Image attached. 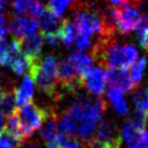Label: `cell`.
Here are the masks:
<instances>
[{
    "mask_svg": "<svg viewBox=\"0 0 148 148\" xmlns=\"http://www.w3.org/2000/svg\"><path fill=\"white\" fill-rule=\"evenodd\" d=\"M6 1H3V0H0V14H2V12H3V9H5V7H6Z\"/></svg>",
    "mask_w": 148,
    "mask_h": 148,
    "instance_id": "obj_31",
    "label": "cell"
},
{
    "mask_svg": "<svg viewBox=\"0 0 148 148\" xmlns=\"http://www.w3.org/2000/svg\"><path fill=\"white\" fill-rule=\"evenodd\" d=\"M28 73L42 92L53 98L56 97L58 89V64L52 54H46L43 59L39 58L31 61Z\"/></svg>",
    "mask_w": 148,
    "mask_h": 148,
    "instance_id": "obj_3",
    "label": "cell"
},
{
    "mask_svg": "<svg viewBox=\"0 0 148 148\" xmlns=\"http://www.w3.org/2000/svg\"><path fill=\"white\" fill-rule=\"evenodd\" d=\"M44 37V40L49 44L50 47H53V49H57L58 45H59V38L57 36V34H49V35H43Z\"/></svg>",
    "mask_w": 148,
    "mask_h": 148,
    "instance_id": "obj_25",
    "label": "cell"
},
{
    "mask_svg": "<svg viewBox=\"0 0 148 148\" xmlns=\"http://www.w3.org/2000/svg\"><path fill=\"white\" fill-rule=\"evenodd\" d=\"M92 60L97 61L102 67L127 69L138 59V50L131 44L120 45L116 37H98L91 47Z\"/></svg>",
    "mask_w": 148,
    "mask_h": 148,
    "instance_id": "obj_2",
    "label": "cell"
},
{
    "mask_svg": "<svg viewBox=\"0 0 148 148\" xmlns=\"http://www.w3.org/2000/svg\"><path fill=\"white\" fill-rule=\"evenodd\" d=\"M51 110L52 109L50 108L44 109L37 106L32 102L16 109L15 114L18 119L21 132L25 140H28L32 135V133L43 125Z\"/></svg>",
    "mask_w": 148,
    "mask_h": 148,
    "instance_id": "obj_6",
    "label": "cell"
},
{
    "mask_svg": "<svg viewBox=\"0 0 148 148\" xmlns=\"http://www.w3.org/2000/svg\"><path fill=\"white\" fill-rule=\"evenodd\" d=\"M73 95L74 97L61 116H58V126L68 136L87 141L95 133L97 124H99L108 109V104L102 97H90L77 92Z\"/></svg>",
    "mask_w": 148,
    "mask_h": 148,
    "instance_id": "obj_1",
    "label": "cell"
},
{
    "mask_svg": "<svg viewBox=\"0 0 148 148\" xmlns=\"http://www.w3.org/2000/svg\"><path fill=\"white\" fill-rule=\"evenodd\" d=\"M147 66V58L146 57H141L139 59H136V61L132 65L131 67V79L133 81V83L138 87L141 82V79L143 76V72L146 69Z\"/></svg>",
    "mask_w": 148,
    "mask_h": 148,
    "instance_id": "obj_18",
    "label": "cell"
},
{
    "mask_svg": "<svg viewBox=\"0 0 148 148\" xmlns=\"http://www.w3.org/2000/svg\"><path fill=\"white\" fill-rule=\"evenodd\" d=\"M109 3L113 7L114 23L117 31L125 35L138 28L142 15L139 8L140 2L113 0V1H109Z\"/></svg>",
    "mask_w": 148,
    "mask_h": 148,
    "instance_id": "obj_5",
    "label": "cell"
},
{
    "mask_svg": "<svg viewBox=\"0 0 148 148\" xmlns=\"http://www.w3.org/2000/svg\"><path fill=\"white\" fill-rule=\"evenodd\" d=\"M43 44L44 37L40 32H35L27 37L20 38V50L30 61L39 59Z\"/></svg>",
    "mask_w": 148,
    "mask_h": 148,
    "instance_id": "obj_9",
    "label": "cell"
},
{
    "mask_svg": "<svg viewBox=\"0 0 148 148\" xmlns=\"http://www.w3.org/2000/svg\"><path fill=\"white\" fill-rule=\"evenodd\" d=\"M57 36L59 38V40L65 45V46H69L75 38V28L74 24L68 20V18H62L61 20V24L57 31Z\"/></svg>",
    "mask_w": 148,
    "mask_h": 148,
    "instance_id": "obj_16",
    "label": "cell"
},
{
    "mask_svg": "<svg viewBox=\"0 0 148 148\" xmlns=\"http://www.w3.org/2000/svg\"><path fill=\"white\" fill-rule=\"evenodd\" d=\"M74 44H75V47L79 50V52H81V51L88 49L91 45V38L89 36L77 34L74 38Z\"/></svg>",
    "mask_w": 148,
    "mask_h": 148,
    "instance_id": "obj_23",
    "label": "cell"
},
{
    "mask_svg": "<svg viewBox=\"0 0 148 148\" xmlns=\"http://www.w3.org/2000/svg\"><path fill=\"white\" fill-rule=\"evenodd\" d=\"M106 96L109 98V101L111 102V104L113 105L114 110L124 116L128 112V105H127V102L126 99L124 98V95L120 90L116 89V88H112V87H109L108 90H106Z\"/></svg>",
    "mask_w": 148,
    "mask_h": 148,
    "instance_id": "obj_15",
    "label": "cell"
},
{
    "mask_svg": "<svg viewBox=\"0 0 148 148\" xmlns=\"http://www.w3.org/2000/svg\"><path fill=\"white\" fill-rule=\"evenodd\" d=\"M105 81L110 87L123 91H132L136 86L133 83L127 69L108 68L105 72Z\"/></svg>",
    "mask_w": 148,
    "mask_h": 148,
    "instance_id": "obj_7",
    "label": "cell"
},
{
    "mask_svg": "<svg viewBox=\"0 0 148 148\" xmlns=\"http://www.w3.org/2000/svg\"><path fill=\"white\" fill-rule=\"evenodd\" d=\"M37 23L39 24L40 34L49 35V34H57V31L61 24V20L58 16H56L54 14H52L47 8H45L43 10V13L39 15Z\"/></svg>",
    "mask_w": 148,
    "mask_h": 148,
    "instance_id": "obj_12",
    "label": "cell"
},
{
    "mask_svg": "<svg viewBox=\"0 0 148 148\" xmlns=\"http://www.w3.org/2000/svg\"><path fill=\"white\" fill-rule=\"evenodd\" d=\"M128 120L135 125L138 128H141V130H145L146 127V124L148 121V112L147 111H142V110H139V109H134L131 113V117L128 118Z\"/></svg>",
    "mask_w": 148,
    "mask_h": 148,
    "instance_id": "obj_20",
    "label": "cell"
},
{
    "mask_svg": "<svg viewBox=\"0 0 148 148\" xmlns=\"http://www.w3.org/2000/svg\"><path fill=\"white\" fill-rule=\"evenodd\" d=\"M136 36H138V42L140 46L143 50L148 51V28H138Z\"/></svg>",
    "mask_w": 148,
    "mask_h": 148,
    "instance_id": "obj_24",
    "label": "cell"
},
{
    "mask_svg": "<svg viewBox=\"0 0 148 148\" xmlns=\"http://www.w3.org/2000/svg\"><path fill=\"white\" fill-rule=\"evenodd\" d=\"M36 18L27 16H14L9 22V30L13 32V36L16 38H23L36 32L37 29Z\"/></svg>",
    "mask_w": 148,
    "mask_h": 148,
    "instance_id": "obj_10",
    "label": "cell"
},
{
    "mask_svg": "<svg viewBox=\"0 0 148 148\" xmlns=\"http://www.w3.org/2000/svg\"><path fill=\"white\" fill-rule=\"evenodd\" d=\"M9 32V28L6 24V18L2 14H0V37L6 36Z\"/></svg>",
    "mask_w": 148,
    "mask_h": 148,
    "instance_id": "obj_26",
    "label": "cell"
},
{
    "mask_svg": "<svg viewBox=\"0 0 148 148\" xmlns=\"http://www.w3.org/2000/svg\"><path fill=\"white\" fill-rule=\"evenodd\" d=\"M133 101L135 104V109L148 112V86L136 89L133 94Z\"/></svg>",
    "mask_w": 148,
    "mask_h": 148,
    "instance_id": "obj_19",
    "label": "cell"
},
{
    "mask_svg": "<svg viewBox=\"0 0 148 148\" xmlns=\"http://www.w3.org/2000/svg\"><path fill=\"white\" fill-rule=\"evenodd\" d=\"M16 101L14 95V89H5L2 97L0 99V111L3 116H12L16 111Z\"/></svg>",
    "mask_w": 148,
    "mask_h": 148,
    "instance_id": "obj_17",
    "label": "cell"
},
{
    "mask_svg": "<svg viewBox=\"0 0 148 148\" xmlns=\"http://www.w3.org/2000/svg\"><path fill=\"white\" fill-rule=\"evenodd\" d=\"M20 148H42V147L37 141H27V142H23L20 146Z\"/></svg>",
    "mask_w": 148,
    "mask_h": 148,
    "instance_id": "obj_28",
    "label": "cell"
},
{
    "mask_svg": "<svg viewBox=\"0 0 148 148\" xmlns=\"http://www.w3.org/2000/svg\"><path fill=\"white\" fill-rule=\"evenodd\" d=\"M31 61L20 51L17 52H9V58L7 66L12 68V71L16 75H23L24 73L29 72Z\"/></svg>",
    "mask_w": 148,
    "mask_h": 148,
    "instance_id": "obj_13",
    "label": "cell"
},
{
    "mask_svg": "<svg viewBox=\"0 0 148 148\" xmlns=\"http://www.w3.org/2000/svg\"><path fill=\"white\" fill-rule=\"evenodd\" d=\"M16 105L23 106L32 102L34 97V82L29 75H25L21 82V84L14 89Z\"/></svg>",
    "mask_w": 148,
    "mask_h": 148,
    "instance_id": "obj_11",
    "label": "cell"
},
{
    "mask_svg": "<svg viewBox=\"0 0 148 148\" xmlns=\"http://www.w3.org/2000/svg\"><path fill=\"white\" fill-rule=\"evenodd\" d=\"M120 143H121V140H118V141H114V142L106 143V145L102 146L101 148H120Z\"/></svg>",
    "mask_w": 148,
    "mask_h": 148,
    "instance_id": "obj_29",
    "label": "cell"
},
{
    "mask_svg": "<svg viewBox=\"0 0 148 148\" xmlns=\"http://www.w3.org/2000/svg\"><path fill=\"white\" fill-rule=\"evenodd\" d=\"M5 130V117L0 111V133H2Z\"/></svg>",
    "mask_w": 148,
    "mask_h": 148,
    "instance_id": "obj_30",
    "label": "cell"
},
{
    "mask_svg": "<svg viewBox=\"0 0 148 148\" xmlns=\"http://www.w3.org/2000/svg\"><path fill=\"white\" fill-rule=\"evenodd\" d=\"M34 1H23V0H16L12 2V9L17 14H30L31 7Z\"/></svg>",
    "mask_w": 148,
    "mask_h": 148,
    "instance_id": "obj_22",
    "label": "cell"
},
{
    "mask_svg": "<svg viewBox=\"0 0 148 148\" xmlns=\"http://www.w3.org/2000/svg\"><path fill=\"white\" fill-rule=\"evenodd\" d=\"M61 148H87L86 145H81L76 139H69Z\"/></svg>",
    "mask_w": 148,
    "mask_h": 148,
    "instance_id": "obj_27",
    "label": "cell"
},
{
    "mask_svg": "<svg viewBox=\"0 0 148 148\" xmlns=\"http://www.w3.org/2000/svg\"><path fill=\"white\" fill-rule=\"evenodd\" d=\"M71 5L69 1H65V0H53V1H49L47 5H46V8L52 13L54 14L56 16H60L65 9Z\"/></svg>",
    "mask_w": 148,
    "mask_h": 148,
    "instance_id": "obj_21",
    "label": "cell"
},
{
    "mask_svg": "<svg viewBox=\"0 0 148 148\" xmlns=\"http://www.w3.org/2000/svg\"><path fill=\"white\" fill-rule=\"evenodd\" d=\"M73 6V24L77 34L89 37L95 32L99 34L102 30V9L84 2H74Z\"/></svg>",
    "mask_w": 148,
    "mask_h": 148,
    "instance_id": "obj_4",
    "label": "cell"
},
{
    "mask_svg": "<svg viewBox=\"0 0 148 148\" xmlns=\"http://www.w3.org/2000/svg\"><path fill=\"white\" fill-rule=\"evenodd\" d=\"M68 60L74 65L77 74L80 76L84 75L90 68H92V58L89 54L79 51H72L68 56Z\"/></svg>",
    "mask_w": 148,
    "mask_h": 148,
    "instance_id": "obj_14",
    "label": "cell"
},
{
    "mask_svg": "<svg viewBox=\"0 0 148 148\" xmlns=\"http://www.w3.org/2000/svg\"><path fill=\"white\" fill-rule=\"evenodd\" d=\"M81 82L89 92L98 96L105 89V72L101 67H92L81 76Z\"/></svg>",
    "mask_w": 148,
    "mask_h": 148,
    "instance_id": "obj_8",
    "label": "cell"
}]
</instances>
